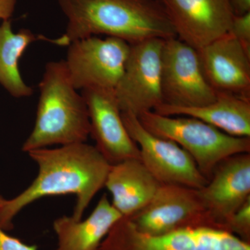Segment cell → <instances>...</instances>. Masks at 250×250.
I'll use <instances>...</instances> for the list:
<instances>
[{"label": "cell", "instance_id": "obj_1", "mask_svg": "<svg viewBox=\"0 0 250 250\" xmlns=\"http://www.w3.org/2000/svg\"><path fill=\"white\" fill-rule=\"evenodd\" d=\"M27 153L39 167L37 177L17 196L6 200L0 228L12 229L13 220L27 206L42 197L58 195H76L72 217L82 220L93 197L104 187L111 164L95 146L85 142Z\"/></svg>", "mask_w": 250, "mask_h": 250}, {"label": "cell", "instance_id": "obj_2", "mask_svg": "<svg viewBox=\"0 0 250 250\" xmlns=\"http://www.w3.org/2000/svg\"><path fill=\"white\" fill-rule=\"evenodd\" d=\"M67 19L65 34L52 43L68 46L95 35L118 38L128 43L177 37L157 0H58Z\"/></svg>", "mask_w": 250, "mask_h": 250}, {"label": "cell", "instance_id": "obj_3", "mask_svg": "<svg viewBox=\"0 0 250 250\" xmlns=\"http://www.w3.org/2000/svg\"><path fill=\"white\" fill-rule=\"evenodd\" d=\"M39 86L35 124L22 151L85 143L90 134L88 108L70 82L63 60L46 64Z\"/></svg>", "mask_w": 250, "mask_h": 250}, {"label": "cell", "instance_id": "obj_4", "mask_svg": "<svg viewBox=\"0 0 250 250\" xmlns=\"http://www.w3.org/2000/svg\"><path fill=\"white\" fill-rule=\"evenodd\" d=\"M138 118L149 132L170 140L187 151L208 182L220 161L234 154L250 153V138L230 136L192 117L162 116L151 111Z\"/></svg>", "mask_w": 250, "mask_h": 250}, {"label": "cell", "instance_id": "obj_5", "mask_svg": "<svg viewBox=\"0 0 250 250\" xmlns=\"http://www.w3.org/2000/svg\"><path fill=\"white\" fill-rule=\"evenodd\" d=\"M99 250H250V243L233 233L210 228H187L161 236L140 232L123 217Z\"/></svg>", "mask_w": 250, "mask_h": 250}, {"label": "cell", "instance_id": "obj_6", "mask_svg": "<svg viewBox=\"0 0 250 250\" xmlns=\"http://www.w3.org/2000/svg\"><path fill=\"white\" fill-rule=\"evenodd\" d=\"M128 218L140 232L153 236L187 228L219 229L197 189L172 184H161L149 203Z\"/></svg>", "mask_w": 250, "mask_h": 250}, {"label": "cell", "instance_id": "obj_7", "mask_svg": "<svg viewBox=\"0 0 250 250\" xmlns=\"http://www.w3.org/2000/svg\"><path fill=\"white\" fill-rule=\"evenodd\" d=\"M130 44L114 37L90 36L69 44L64 61L77 90H115L124 71Z\"/></svg>", "mask_w": 250, "mask_h": 250}, {"label": "cell", "instance_id": "obj_8", "mask_svg": "<svg viewBox=\"0 0 250 250\" xmlns=\"http://www.w3.org/2000/svg\"><path fill=\"white\" fill-rule=\"evenodd\" d=\"M164 42L152 39L130 45L124 71L114 90L122 113L139 117L164 103L161 85Z\"/></svg>", "mask_w": 250, "mask_h": 250}, {"label": "cell", "instance_id": "obj_9", "mask_svg": "<svg viewBox=\"0 0 250 250\" xmlns=\"http://www.w3.org/2000/svg\"><path fill=\"white\" fill-rule=\"evenodd\" d=\"M161 85L163 104L171 106H202L218 96L204 75L197 49L177 37L164 40Z\"/></svg>", "mask_w": 250, "mask_h": 250}, {"label": "cell", "instance_id": "obj_10", "mask_svg": "<svg viewBox=\"0 0 250 250\" xmlns=\"http://www.w3.org/2000/svg\"><path fill=\"white\" fill-rule=\"evenodd\" d=\"M125 128L139 146L141 160L161 184L202 188L208 180L190 154L177 143L147 131L137 116L122 113Z\"/></svg>", "mask_w": 250, "mask_h": 250}, {"label": "cell", "instance_id": "obj_11", "mask_svg": "<svg viewBox=\"0 0 250 250\" xmlns=\"http://www.w3.org/2000/svg\"><path fill=\"white\" fill-rule=\"evenodd\" d=\"M179 40L199 49L228 33L232 21L229 0H157Z\"/></svg>", "mask_w": 250, "mask_h": 250}, {"label": "cell", "instance_id": "obj_12", "mask_svg": "<svg viewBox=\"0 0 250 250\" xmlns=\"http://www.w3.org/2000/svg\"><path fill=\"white\" fill-rule=\"evenodd\" d=\"M82 95L89 115L90 136L108 163L113 165L126 159H141L139 146L125 128L114 90L85 88Z\"/></svg>", "mask_w": 250, "mask_h": 250}, {"label": "cell", "instance_id": "obj_13", "mask_svg": "<svg viewBox=\"0 0 250 250\" xmlns=\"http://www.w3.org/2000/svg\"><path fill=\"white\" fill-rule=\"evenodd\" d=\"M198 192L217 228L228 231L230 218L250 198V153L220 161L208 183Z\"/></svg>", "mask_w": 250, "mask_h": 250}, {"label": "cell", "instance_id": "obj_14", "mask_svg": "<svg viewBox=\"0 0 250 250\" xmlns=\"http://www.w3.org/2000/svg\"><path fill=\"white\" fill-rule=\"evenodd\" d=\"M197 51L204 75L217 93L250 100V54L231 34Z\"/></svg>", "mask_w": 250, "mask_h": 250}, {"label": "cell", "instance_id": "obj_15", "mask_svg": "<svg viewBox=\"0 0 250 250\" xmlns=\"http://www.w3.org/2000/svg\"><path fill=\"white\" fill-rule=\"evenodd\" d=\"M160 185L141 159H129L111 165L104 187L113 207L129 218L149 203Z\"/></svg>", "mask_w": 250, "mask_h": 250}, {"label": "cell", "instance_id": "obj_16", "mask_svg": "<svg viewBox=\"0 0 250 250\" xmlns=\"http://www.w3.org/2000/svg\"><path fill=\"white\" fill-rule=\"evenodd\" d=\"M123 218L104 194L84 220L65 215L54 220L53 229L58 240L55 250H99L111 229Z\"/></svg>", "mask_w": 250, "mask_h": 250}, {"label": "cell", "instance_id": "obj_17", "mask_svg": "<svg viewBox=\"0 0 250 250\" xmlns=\"http://www.w3.org/2000/svg\"><path fill=\"white\" fill-rule=\"evenodd\" d=\"M162 116L192 117L235 137L250 138V100L218 93L216 100L198 106L162 104L154 110Z\"/></svg>", "mask_w": 250, "mask_h": 250}, {"label": "cell", "instance_id": "obj_18", "mask_svg": "<svg viewBox=\"0 0 250 250\" xmlns=\"http://www.w3.org/2000/svg\"><path fill=\"white\" fill-rule=\"evenodd\" d=\"M39 40L51 41L29 29L14 32L11 20L0 24V85L14 98H27L33 94L32 88L21 76L19 62L28 46Z\"/></svg>", "mask_w": 250, "mask_h": 250}, {"label": "cell", "instance_id": "obj_19", "mask_svg": "<svg viewBox=\"0 0 250 250\" xmlns=\"http://www.w3.org/2000/svg\"><path fill=\"white\" fill-rule=\"evenodd\" d=\"M228 231L243 241L250 243V198L230 218Z\"/></svg>", "mask_w": 250, "mask_h": 250}, {"label": "cell", "instance_id": "obj_20", "mask_svg": "<svg viewBox=\"0 0 250 250\" xmlns=\"http://www.w3.org/2000/svg\"><path fill=\"white\" fill-rule=\"evenodd\" d=\"M228 32L250 54V12L234 15Z\"/></svg>", "mask_w": 250, "mask_h": 250}, {"label": "cell", "instance_id": "obj_21", "mask_svg": "<svg viewBox=\"0 0 250 250\" xmlns=\"http://www.w3.org/2000/svg\"><path fill=\"white\" fill-rule=\"evenodd\" d=\"M0 250H37V246L25 244L18 238L9 236L0 228Z\"/></svg>", "mask_w": 250, "mask_h": 250}, {"label": "cell", "instance_id": "obj_22", "mask_svg": "<svg viewBox=\"0 0 250 250\" xmlns=\"http://www.w3.org/2000/svg\"><path fill=\"white\" fill-rule=\"evenodd\" d=\"M18 0H0V20H10L14 14Z\"/></svg>", "mask_w": 250, "mask_h": 250}, {"label": "cell", "instance_id": "obj_23", "mask_svg": "<svg viewBox=\"0 0 250 250\" xmlns=\"http://www.w3.org/2000/svg\"><path fill=\"white\" fill-rule=\"evenodd\" d=\"M234 15L239 16L250 12V0H229Z\"/></svg>", "mask_w": 250, "mask_h": 250}, {"label": "cell", "instance_id": "obj_24", "mask_svg": "<svg viewBox=\"0 0 250 250\" xmlns=\"http://www.w3.org/2000/svg\"><path fill=\"white\" fill-rule=\"evenodd\" d=\"M6 200H5L4 197L0 195V215H1V212H2L3 208H4V207L5 205V203H6Z\"/></svg>", "mask_w": 250, "mask_h": 250}]
</instances>
